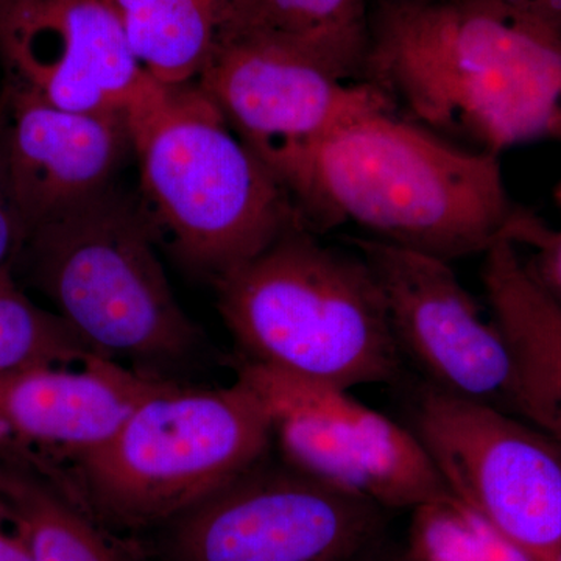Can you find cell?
<instances>
[{
    "label": "cell",
    "mask_w": 561,
    "mask_h": 561,
    "mask_svg": "<svg viewBox=\"0 0 561 561\" xmlns=\"http://www.w3.org/2000/svg\"><path fill=\"white\" fill-rule=\"evenodd\" d=\"M273 449L271 420L242 379L205 389L169 379L61 493L125 527L165 526L251 470Z\"/></svg>",
    "instance_id": "cell-4"
},
{
    "label": "cell",
    "mask_w": 561,
    "mask_h": 561,
    "mask_svg": "<svg viewBox=\"0 0 561 561\" xmlns=\"http://www.w3.org/2000/svg\"><path fill=\"white\" fill-rule=\"evenodd\" d=\"M556 202H557V205H559L560 209H561V181L559 183V186H557V190H556Z\"/></svg>",
    "instance_id": "cell-26"
},
{
    "label": "cell",
    "mask_w": 561,
    "mask_h": 561,
    "mask_svg": "<svg viewBox=\"0 0 561 561\" xmlns=\"http://www.w3.org/2000/svg\"><path fill=\"white\" fill-rule=\"evenodd\" d=\"M505 238L516 247H529L531 257L526 265L530 275L561 308V230L549 228L527 210L516 209Z\"/></svg>",
    "instance_id": "cell-21"
},
{
    "label": "cell",
    "mask_w": 561,
    "mask_h": 561,
    "mask_svg": "<svg viewBox=\"0 0 561 561\" xmlns=\"http://www.w3.org/2000/svg\"><path fill=\"white\" fill-rule=\"evenodd\" d=\"M24 245L25 232L11 205L0 153V276H11L14 264L21 260Z\"/></svg>",
    "instance_id": "cell-22"
},
{
    "label": "cell",
    "mask_w": 561,
    "mask_h": 561,
    "mask_svg": "<svg viewBox=\"0 0 561 561\" xmlns=\"http://www.w3.org/2000/svg\"><path fill=\"white\" fill-rule=\"evenodd\" d=\"M216 286L243 362L345 390L401 378L381 286L359 253L295 228Z\"/></svg>",
    "instance_id": "cell-3"
},
{
    "label": "cell",
    "mask_w": 561,
    "mask_h": 561,
    "mask_svg": "<svg viewBox=\"0 0 561 561\" xmlns=\"http://www.w3.org/2000/svg\"><path fill=\"white\" fill-rule=\"evenodd\" d=\"M500 2L561 33V0H500Z\"/></svg>",
    "instance_id": "cell-23"
},
{
    "label": "cell",
    "mask_w": 561,
    "mask_h": 561,
    "mask_svg": "<svg viewBox=\"0 0 561 561\" xmlns=\"http://www.w3.org/2000/svg\"><path fill=\"white\" fill-rule=\"evenodd\" d=\"M365 76L491 153L561 140V33L500 0H376Z\"/></svg>",
    "instance_id": "cell-1"
},
{
    "label": "cell",
    "mask_w": 561,
    "mask_h": 561,
    "mask_svg": "<svg viewBox=\"0 0 561 561\" xmlns=\"http://www.w3.org/2000/svg\"><path fill=\"white\" fill-rule=\"evenodd\" d=\"M371 0H224L220 41L254 39L365 79Z\"/></svg>",
    "instance_id": "cell-16"
},
{
    "label": "cell",
    "mask_w": 561,
    "mask_h": 561,
    "mask_svg": "<svg viewBox=\"0 0 561 561\" xmlns=\"http://www.w3.org/2000/svg\"><path fill=\"white\" fill-rule=\"evenodd\" d=\"M0 153L27 241L44 225L108 194L133 153L130 119L57 108L9 80L0 95Z\"/></svg>",
    "instance_id": "cell-14"
},
{
    "label": "cell",
    "mask_w": 561,
    "mask_h": 561,
    "mask_svg": "<svg viewBox=\"0 0 561 561\" xmlns=\"http://www.w3.org/2000/svg\"><path fill=\"white\" fill-rule=\"evenodd\" d=\"M404 551L412 561H540L456 497L412 511Z\"/></svg>",
    "instance_id": "cell-19"
},
{
    "label": "cell",
    "mask_w": 561,
    "mask_h": 561,
    "mask_svg": "<svg viewBox=\"0 0 561 561\" xmlns=\"http://www.w3.org/2000/svg\"><path fill=\"white\" fill-rule=\"evenodd\" d=\"M353 243L381 286L402 360L412 362L426 386L527 421L511 345L451 264L368 238Z\"/></svg>",
    "instance_id": "cell-11"
},
{
    "label": "cell",
    "mask_w": 561,
    "mask_h": 561,
    "mask_svg": "<svg viewBox=\"0 0 561 561\" xmlns=\"http://www.w3.org/2000/svg\"><path fill=\"white\" fill-rule=\"evenodd\" d=\"M22 256L94 353L165 378L198 350L201 331L173 295L149 225L113 191L33 231Z\"/></svg>",
    "instance_id": "cell-6"
},
{
    "label": "cell",
    "mask_w": 561,
    "mask_h": 561,
    "mask_svg": "<svg viewBox=\"0 0 561 561\" xmlns=\"http://www.w3.org/2000/svg\"><path fill=\"white\" fill-rule=\"evenodd\" d=\"M165 381L99 354L0 375V461L60 490Z\"/></svg>",
    "instance_id": "cell-13"
},
{
    "label": "cell",
    "mask_w": 561,
    "mask_h": 561,
    "mask_svg": "<svg viewBox=\"0 0 561 561\" xmlns=\"http://www.w3.org/2000/svg\"><path fill=\"white\" fill-rule=\"evenodd\" d=\"M483 256L490 316L522 373L527 421L561 445V308L538 286L508 239L494 243Z\"/></svg>",
    "instance_id": "cell-15"
},
{
    "label": "cell",
    "mask_w": 561,
    "mask_h": 561,
    "mask_svg": "<svg viewBox=\"0 0 561 561\" xmlns=\"http://www.w3.org/2000/svg\"><path fill=\"white\" fill-rule=\"evenodd\" d=\"M238 378L267 411L273 449L301 474L387 512L454 497L415 432L351 390L249 362Z\"/></svg>",
    "instance_id": "cell-7"
},
{
    "label": "cell",
    "mask_w": 561,
    "mask_h": 561,
    "mask_svg": "<svg viewBox=\"0 0 561 561\" xmlns=\"http://www.w3.org/2000/svg\"><path fill=\"white\" fill-rule=\"evenodd\" d=\"M412 427L449 493L540 561L561 552V445L481 402L424 387Z\"/></svg>",
    "instance_id": "cell-9"
},
{
    "label": "cell",
    "mask_w": 561,
    "mask_h": 561,
    "mask_svg": "<svg viewBox=\"0 0 561 561\" xmlns=\"http://www.w3.org/2000/svg\"><path fill=\"white\" fill-rule=\"evenodd\" d=\"M136 60L164 88L194 83L219 44L224 0H106Z\"/></svg>",
    "instance_id": "cell-17"
},
{
    "label": "cell",
    "mask_w": 561,
    "mask_h": 561,
    "mask_svg": "<svg viewBox=\"0 0 561 561\" xmlns=\"http://www.w3.org/2000/svg\"><path fill=\"white\" fill-rule=\"evenodd\" d=\"M375 2V0H371V3Z\"/></svg>",
    "instance_id": "cell-29"
},
{
    "label": "cell",
    "mask_w": 561,
    "mask_h": 561,
    "mask_svg": "<svg viewBox=\"0 0 561 561\" xmlns=\"http://www.w3.org/2000/svg\"><path fill=\"white\" fill-rule=\"evenodd\" d=\"M553 561H561V552H560V556H559V557H557V559H556V560H553Z\"/></svg>",
    "instance_id": "cell-28"
},
{
    "label": "cell",
    "mask_w": 561,
    "mask_h": 561,
    "mask_svg": "<svg viewBox=\"0 0 561 561\" xmlns=\"http://www.w3.org/2000/svg\"><path fill=\"white\" fill-rule=\"evenodd\" d=\"M165 526L168 561H360L387 540V511L271 454Z\"/></svg>",
    "instance_id": "cell-8"
},
{
    "label": "cell",
    "mask_w": 561,
    "mask_h": 561,
    "mask_svg": "<svg viewBox=\"0 0 561 561\" xmlns=\"http://www.w3.org/2000/svg\"><path fill=\"white\" fill-rule=\"evenodd\" d=\"M95 354L61 317L33 305L13 276H0V375L44 365H77Z\"/></svg>",
    "instance_id": "cell-20"
},
{
    "label": "cell",
    "mask_w": 561,
    "mask_h": 561,
    "mask_svg": "<svg viewBox=\"0 0 561 561\" xmlns=\"http://www.w3.org/2000/svg\"><path fill=\"white\" fill-rule=\"evenodd\" d=\"M130 125L144 194L180 256L216 283L306 228L289 192L198 84L171 88Z\"/></svg>",
    "instance_id": "cell-5"
},
{
    "label": "cell",
    "mask_w": 561,
    "mask_h": 561,
    "mask_svg": "<svg viewBox=\"0 0 561 561\" xmlns=\"http://www.w3.org/2000/svg\"><path fill=\"white\" fill-rule=\"evenodd\" d=\"M360 561H412L409 559L408 553H405L404 549H400V551H393L389 545H387V540L379 545L378 548L373 549L368 556H365Z\"/></svg>",
    "instance_id": "cell-25"
},
{
    "label": "cell",
    "mask_w": 561,
    "mask_h": 561,
    "mask_svg": "<svg viewBox=\"0 0 561 561\" xmlns=\"http://www.w3.org/2000/svg\"><path fill=\"white\" fill-rule=\"evenodd\" d=\"M290 195L302 221L353 225L373 241L448 262L489 251L516 213L500 154L461 149L398 111L331 135Z\"/></svg>",
    "instance_id": "cell-2"
},
{
    "label": "cell",
    "mask_w": 561,
    "mask_h": 561,
    "mask_svg": "<svg viewBox=\"0 0 561 561\" xmlns=\"http://www.w3.org/2000/svg\"><path fill=\"white\" fill-rule=\"evenodd\" d=\"M0 561H35L27 545L22 541L0 513Z\"/></svg>",
    "instance_id": "cell-24"
},
{
    "label": "cell",
    "mask_w": 561,
    "mask_h": 561,
    "mask_svg": "<svg viewBox=\"0 0 561 561\" xmlns=\"http://www.w3.org/2000/svg\"><path fill=\"white\" fill-rule=\"evenodd\" d=\"M197 84L289 195L331 135L368 114L398 111L367 77L339 76L305 55L254 39L220 41Z\"/></svg>",
    "instance_id": "cell-10"
},
{
    "label": "cell",
    "mask_w": 561,
    "mask_h": 561,
    "mask_svg": "<svg viewBox=\"0 0 561 561\" xmlns=\"http://www.w3.org/2000/svg\"><path fill=\"white\" fill-rule=\"evenodd\" d=\"M0 513L35 561H130L60 490L2 461Z\"/></svg>",
    "instance_id": "cell-18"
},
{
    "label": "cell",
    "mask_w": 561,
    "mask_h": 561,
    "mask_svg": "<svg viewBox=\"0 0 561 561\" xmlns=\"http://www.w3.org/2000/svg\"><path fill=\"white\" fill-rule=\"evenodd\" d=\"M9 80L57 108L133 121L171 88L136 60L106 0H10L0 5Z\"/></svg>",
    "instance_id": "cell-12"
},
{
    "label": "cell",
    "mask_w": 561,
    "mask_h": 561,
    "mask_svg": "<svg viewBox=\"0 0 561 561\" xmlns=\"http://www.w3.org/2000/svg\"><path fill=\"white\" fill-rule=\"evenodd\" d=\"M7 2H10V0H0V5H2V3H7Z\"/></svg>",
    "instance_id": "cell-27"
}]
</instances>
